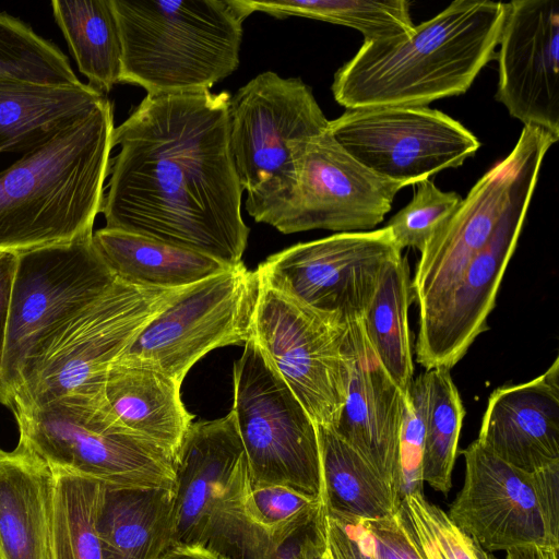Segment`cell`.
<instances>
[{
  "label": "cell",
  "mask_w": 559,
  "mask_h": 559,
  "mask_svg": "<svg viewBox=\"0 0 559 559\" xmlns=\"http://www.w3.org/2000/svg\"><path fill=\"white\" fill-rule=\"evenodd\" d=\"M539 175L526 179L500 216L485 247L474 257L428 322L419 325L416 359L425 369H451L476 337L488 330L487 319L516 248Z\"/></svg>",
  "instance_id": "obj_17"
},
{
  "label": "cell",
  "mask_w": 559,
  "mask_h": 559,
  "mask_svg": "<svg viewBox=\"0 0 559 559\" xmlns=\"http://www.w3.org/2000/svg\"><path fill=\"white\" fill-rule=\"evenodd\" d=\"M558 550L548 545H525L507 550L506 559H558Z\"/></svg>",
  "instance_id": "obj_44"
},
{
  "label": "cell",
  "mask_w": 559,
  "mask_h": 559,
  "mask_svg": "<svg viewBox=\"0 0 559 559\" xmlns=\"http://www.w3.org/2000/svg\"><path fill=\"white\" fill-rule=\"evenodd\" d=\"M462 198L456 192H444L431 180L417 183L411 202L401 209L385 225L397 243L420 252L437 227L455 210Z\"/></svg>",
  "instance_id": "obj_36"
},
{
  "label": "cell",
  "mask_w": 559,
  "mask_h": 559,
  "mask_svg": "<svg viewBox=\"0 0 559 559\" xmlns=\"http://www.w3.org/2000/svg\"><path fill=\"white\" fill-rule=\"evenodd\" d=\"M13 415L19 440L53 473L115 487L175 488V459L114 420L96 394L67 395Z\"/></svg>",
  "instance_id": "obj_7"
},
{
  "label": "cell",
  "mask_w": 559,
  "mask_h": 559,
  "mask_svg": "<svg viewBox=\"0 0 559 559\" xmlns=\"http://www.w3.org/2000/svg\"><path fill=\"white\" fill-rule=\"evenodd\" d=\"M321 499L283 486L249 488L245 499L248 520L270 537L286 536L313 520Z\"/></svg>",
  "instance_id": "obj_35"
},
{
  "label": "cell",
  "mask_w": 559,
  "mask_h": 559,
  "mask_svg": "<svg viewBox=\"0 0 559 559\" xmlns=\"http://www.w3.org/2000/svg\"><path fill=\"white\" fill-rule=\"evenodd\" d=\"M0 78L57 86L82 83L52 43L7 13H0Z\"/></svg>",
  "instance_id": "obj_33"
},
{
  "label": "cell",
  "mask_w": 559,
  "mask_h": 559,
  "mask_svg": "<svg viewBox=\"0 0 559 559\" xmlns=\"http://www.w3.org/2000/svg\"><path fill=\"white\" fill-rule=\"evenodd\" d=\"M122 43L121 83L147 94L210 91L240 62L239 0H112Z\"/></svg>",
  "instance_id": "obj_4"
},
{
  "label": "cell",
  "mask_w": 559,
  "mask_h": 559,
  "mask_svg": "<svg viewBox=\"0 0 559 559\" xmlns=\"http://www.w3.org/2000/svg\"><path fill=\"white\" fill-rule=\"evenodd\" d=\"M532 480L549 542L559 548V461L532 472Z\"/></svg>",
  "instance_id": "obj_40"
},
{
  "label": "cell",
  "mask_w": 559,
  "mask_h": 559,
  "mask_svg": "<svg viewBox=\"0 0 559 559\" xmlns=\"http://www.w3.org/2000/svg\"><path fill=\"white\" fill-rule=\"evenodd\" d=\"M180 386L155 369L116 360L96 397L114 420L176 461L193 418L181 401Z\"/></svg>",
  "instance_id": "obj_23"
},
{
  "label": "cell",
  "mask_w": 559,
  "mask_h": 559,
  "mask_svg": "<svg viewBox=\"0 0 559 559\" xmlns=\"http://www.w3.org/2000/svg\"><path fill=\"white\" fill-rule=\"evenodd\" d=\"M175 467L171 546H201L228 559H264L269 536L245 511L251 485L234 412L192 424Z\"/></svg>",
  "instance_id": "obj_5"
},
{
  "label": "cell",
  "mask_w": 559,
  "mask_h": 559,
  "mask_svg": "<svg viewBox=\"0 0 559 559\" xmlns=\"http://www.w3.org/2000/svg\"><path fill=\"white\" fill-rule=\"evenodd\" d=\"M260 292L243 263L182 288L117 360L155 369L182 383L211 350L246 343Z\"/></svg>",
  "instance_id": "obj_11"
},
{
  "label": "cell",
  "mask_w": 559,
  "mask_h": 559,
  "mask_svg": "<svg viewBox=\"0 0 559 559\" xmlns=\"http://www.w3.org/2000/svg\"><path fill=\"white\" fill-rule=\"evenodd\" d=\"M56 477L19 440L0 454V559H53Z\"/></svg>",
  "instance_id": "obj_22"
},
{
  "label": "cell",
  "mask_w": 559,
  "mask_h": 559,
  "mask_svg": "<svg viewBox=\"0 0 559 559\" xmlns=\"http://www.w3.org/2000/svg\"><path fill=\"white\" fill-rule=\"evenodd\" d=\"M105 94L81 83L57 86L0 78V153L22 155L96 109Z\"/></svg>",
  "instance_id": "obj_24"
},
{
  "label": "cell",
  "mask_w": 559,
  "mask_h": 559,
  "mask_svg": "<svg viewBox=\"0 0 559 559\" xmlns=\"http://www.w3.org/2000/svg\"><path fill=\"white\" fill-rule=\"evenodd\" d=\"M114 115H90L0 171V252L21 253L93 234L110 168Z\"/></svg>",
  "instance_id": "obj_3"
},
{
  "label": "cell",
  "mask_w": 559,
  "mask_h": 559,
  "mask_svg": "<svg viewBox=\"0 0 559 559\" xmlns=\"http://www.w3.org/2000/svg\"><path fill=\"white\" fill-rule=\"evenodd\" d=\"M476 440L528 473L559 461V358L528 382L497 388Z\"/></svg>",
  "instance_id": "obj_21"
},
{
  "label": "cell",
  "mask_w": 559,
  "mask_h": 559,
  "mask_svg": "<svg viewBox=\"0 0 559 559\" xmlns=\"http://www.w3.org/2000/svg\"><path fill=\"white\" fill-rule=\"evenodd\" d=\"M236 425L251 487L283 486L321 499L317 426L252 338L234 364Z\"/></svg>",
  "instance_id": "obj_10"
},
{
  "label": "cell",
  "mask_w": 559,
  "mask_h": 559,
  "mask_svg": "<svg viewBox=\"0 0 559 559\" xmlns=\"http://www.w3.org/2000/svg\"><path fill=\"white\" fill-rule=\"evenodd\" d=\"M427 409L426 372L414 379L405 400L404 416L397 447L399 504L404 497L423 493V457Z\"/></svg>",
  "instance_id": "obj_37"
},
{
  "label": "cell",
  "mask_w": 559,
  "mask_h": 559,
  "mask_svg": "<svg viewBox=\"0 0 559 559\" xmlns=\"http://www.w3.org/2000/svg\"><path fill=\"white\" fill-rule=\"evenodd\" d=\"M317 432L324 510L362 520L393 515L399 502L379 473L332 428L317 426Z\"/></svg>",
  "instance_id": "obj_27"
},
{
  "label": "cell",
  "mask_w": 559,
  "mask_h": 559,
  "mask_svg": "<svg viewBox=\"0 0 559 559\" xmlns=\"http://www.w3.org/2000/svg\"><path fill=\"white\" fill-rule=\"evenodd\" d=\"M93 241L117 280L139 286L185 288L230 269L200 252L118 229L100 228Z\"/></svg>",
  "instance_id": "obj_26"
},
{
  "label": "cell",
  "mask_w": 559,
  "mask_h": 559,
  "mask_svg": "<svg viewBox=\"0 0 559 559\" xmlns=\"http://www.w3.org/2000/svg\"><path fill=\"white\" fill-rule=\"evenodd\" d=\"M16 263L17 253L0 252V378L5 354L11 293Z\"/></svg>",
  "instance_id": "obj_42"
},
{
  "label": "cell",
  "mask_w": 559,
  "mask_h": 559,
  "mask_svg": "<svg viewBox=\"0 0 559 559\" xmlns=\"http://www.w3.org/2000/svg\"><path fill=\"white\" fill-rule=\"evenodd\" d=\"M79 70L103 94L121 83L122 43L112 0L51 2Z\"/></svg>",
  "instance_id": "obj_28"
},
{
  "label": "cell",
  "mask_w": 559,
  "mask_h": 559,
  "mask_svg": "<svg viewBox=\"0 0 559 559\" xmlns=\"http://www.w3.org/2000/svg\"><path fill=\"white\" fill-rule=\"evenodd\" d=\"M228 122L246 210L255 222L270 224L296 186L290 144L322 133L329 120L300 79L265 71L230 96Z\"/></svg>",
  "instance_id": "obj_6"
},
{
  "label": "cell",
  "mask_w": 559,
  "mask_h": 559,
  "mask_svg": "<svg viewBox=\"0 0 559 559\" xmlns=\"http://www.w3.org/2000/svg\"><path fill=\"white\" fill-rule=\"evenodd\" d=\"M323 535L322 504L318 515L295 532L270 537L264 559H309Z\"/></svg>",
  "instance_id": "obj_41"
},
{
  "label": "cell",
  "mask_w": 559,
  "mask_h": 559,
  "mask_svg": "<svg viewBox=\"0 0 559 559\" xmlns=\"http://www.w3.org/2000/svg\"><path fill=\"white\" fill-rule=\"evenodd\" d=\"M401 254L388 227L337 233L276 252L255 272L269 287L349 322L362 319L382 271Z\"/></svg>",
  "instance_id": "obj_14"
},
{
  "label": "cell",
  "mask_w": 559,
  "mask_h": 559,
  "mask_svg": "<svg viewBox=\"0 0 559 559\" xmlns=\"http://www.w3.org/2000/svg\"><path fill=\"white\" fill-rule=\"evenodd\" d=\"M507 3L456 0L406 35L364 40L334 74L347 109L417 107L465 93L495 55Z\"/></svg>",
  "instance_id": "obj_2"
},
{
  "label": "cell",
  "mask_w": 559,
  "mask_h": 559,
  "mask_svg": "<svg viewBox=\"0 0 559 559\" xmlns=\"http://www.w3.org/2000/svg\"><path fill=\"white\" fill-rule=\"evenodd\" d=\"M328 129L356 160L404 187L461 166L480 146L462 123L426 106L346 109Z\"/></svg>",
  "instance_id": "obj_15"
},
{
  "label": "cell",
  "mask_w": 559,
  "mask_h": 559,
  "mask_svg": "<svg viewBox=\"0 0 559 559\" xmlns=\"http://www.w3.org/2000/svg\"><path fill=\"white\" fill-rule=\"evenodd\" d=\"M116 281L93 234L17 253L0 378L2 405L9 406L23 376L57 334Z\"/></svg>",
  "instance_id": "obj_8"
},
{
  "label": "cell",
  "mask_w": 559,
  "mask_h": 559,
  "mask_svg": "<svg viewBox=\"0 0 559 559\" xmlns=\"http://www.w3.org/2000/svg\"><path fill=\"white\" fill-rule=\"evenodd\" d=\"M159 559H228L201 546H170Z\"/></svg>",
  "instance_id": "obj_43"
},
{
  "label": "cell",
  "mask_w": 559,
  "mask_h": 559,
  "mask_svg": "<svg viewBox=\"0 0 559 559\" xmlns=\"http://www.w3.org/2000/svg\"><path fill=\"white\" fill-rule=\"evenodd\" d=\"M343 353L346 399L333 430L379 473L396 497L397 447L406 399L379 360L361 319L347 323Z\"/></svg>",
  "instance_id": "obj_20"
},
{
  "label": "cell",
  "mask_w": 559,
  "mask_h": 559,
  "mask_svg": "<svg viewBox=\"0 0 559 559\" xmlns=\"http://www.w3.org/2000/svg\"><path fill=\"white\" fill-rule=\"evenodd\" d=\"M461 453L465 476L449 509L453 523L487 551H507L525 545L551 546L532 473L506 463L477 440Z\"/></svg>",
  "instance_id": "obj_19"
},
{
  "label": "cell",
  "mask_w": 559,
  "mask_h": 559,
  "mask_svg": "<svg viewBox=\"0 0 559 559\" xmlns=\"http://www.w3.org/2000/svg\"><path fill=\"white\" fill-rule=\"evenodd\" d=\"M53 474V559H102L97 516L104 484L72 474Z\"/></svg>",
  "instance_id": "obj_32"
},
{
  "label": "cell",
  "mask_w": 559,
  "mask_h": 559,
  "mask_svg": "<svg viewBox=\"0 0 559 559\" xmlns=\"http://www.w3.org/2000/svg\"><path fill=\"white\" fill-rule=\"evenodd\" d=\"M3 452V450L0 449V454Z\"/></svg>",
  "instance_id": "obj_46"
},
{
  "label": "cell",
  "mask_w": 559,
  "mask_h": 559,
  "mask_svg": "<svg viewBox=\"0 0 559 559\" xmlns=\"http://www.w3.org/2000/svg\"><path fill=\"white\" fill-rule=\"evenodd\" d=\"M248 15L264 12L277 19L301 16L359 31L365 40H384L411 33L414 23L405 0H239Z\"/></svg>",
  "instance_id": "obj_30"
},
{
  "label": "cell",
  "mask_w": 559,
  "mask_h": 559,
  "mask_svg": "<svg viewBox=\"0 0 559 559\" xmlns=\"http://www.w3.org/2000/svg\"><path fill=\"white\" fill-rule=\"evenodd\" d=\"M496 98L524 126L559 138V5L514 0L499 38Z\"/></svg>",
  "instance_id": "obj_18"
},
{
  "label": "cell",
  "mask_w": 559,
  "mask_h": 559,
  "mask_svg": "<svg viewBox=\"0 0 559 559\" xmlns=\"http://www.w3.org/2000/svg\"><path fill=\"white\" fill-rule=\"evenodd\" d=\"M227 92L150 95L114 130L106 228L242 263L250 229L229 145Z\"/></svg>",
  "instance_id": "obj_1"
},
{
  "label": "cell",
  "mask_w": 559,
  "mask_h": 559,
  "mask_svg": "<svg viewBox=\"0 0 559 559\" xmlns=\"http://www.w3.org/2000/svg\"><path fill=\"white\" fill-rule=\"evenodd\" d=\"M290 146L296 186L269 224L283 234L371 229L384 219L396 193L404 188L356 160L329 129L294 141Z\"/></svg>",
  "instance_id": "obj_16"
},
{
  "label": "cell",
  "mask_w": 559,
  "mask_h": 559,
  "mask_svg": "<svg viewBox=\"0 0 559 559\" xmlns=\"http://www.w3.org/2000/svg\"><path fill=\"white\" fill-rule=\"evenodd\" d=\"M347 323L260 281L250 338L316 426L335 428L345 403Z\"/></svg>",
  "instance_id": "obj_13"
},
{
  "label": "cell",
  "mask_w": 559,
  "mask_h": 559,
  "mask_svg": "<svg viewBox=\"0 0 559 559\" xmlns=\"http://www.w3.org/2000/svg\"><path fill=\"white\" fill-rule=\"evenodd\" d=\"M411 292L408 262L401 254L382 271L376 293L361 319L379 360L405 399L414 381L408 328Z\"/></svg>",
  "instance_id": "obj_29"
},
{
  "label": "cell",
  "mask_w": 559,
  "mask_h": 559,
  "mask_svg": "<svg viewBox=\"0 0 559 559\" xmlns=\"http://www.w3.org/2000/svg\"><path fill=\"white\" fill-rule=\"evenodd\" d=\"M309 559H328L326 551H325L324 532H323L321 540L319 542L317 547L311 552Z\"/></svg>",
  "instance_id": "obj_45"
},
{
  "label": "cell",
  "mask_w": 559,
  "mask_h": 559,
  "mask_svg": "<svg viewBox=\"0 0 559 559\" xmlns=\"http://www.w3.org/2000/svg\"><path fill=\"white\" fill-rule=\"evenodd\" d=\"M397 512L423 559H496L424 493L404 497Z\"/></svg>",
  "instance_id": "obj_34"
},
{
  "label": "cell",
  "mask_w": 559,
  "mask_h": 559,
  "mask_svg": "<svg viewBox=\"0 0 559 559\" xmlns=\"http://www.w3.org/2000/svg\"><path fill=\"white\" fill-rule=\"evenodd\" d=\"M181 289L117 280L57 334L23 376L8 408L15 414L71 394L99 393L112 362Z\"/></svg>",
  "instance_id": "obj_9"
},
{
  "label": "cell",
  "mask_w": 559,
  "mask_h": 559,
  "mask_svg": "<svg viewBox=\"0 0 559 559\" xmlns=\"http://www.w3.org/2000/svg\"><path fill=\"white\" fill-rule=\"evenodd\" d=\"M359 521L374 559H423L397 511L388 518Z\"/></svg>",
  "instance_id": "obj_38"
},
{
  "label": "cell",
  "mask_w": 559,
  "mask_h": 559,
  "mask_svg": "<svg viewBox=\"0 0 559 559\" xmlns=\"http://www.w3.org/2000/svg\"><path fill=\"white\" fill-rule=\"evenodd\" d=\"M175 488L104 484L97 516L102 559H159L171 546Z\"/></svg>",
  "instance_id": "obj_25"
},
{
  "label": "cell",
  "mask_w": 559,
  "mask_h": 559,
  "mask_svg": "<svg viewBox=\"0 0 559 559\" xmlns=\"http://www.w3.org/2000/svg\"><path fill=\"white\" fill-rule=\"evenodd\" d=\"M425 372L427 409L423 479L435 490L447 495L452 485L465 409L449 369L438 367Z\"/></svg>",
  "instance_id": "obj_31"
},
{
  "label": "cell",
  "mask_w": 559,
  "mask_h": 559,
  "mask_svg": "<svg viewBox=\"0 0 559 559\" xmlns=\"http://www.w3.org/2000/svg\"><path fill=\"white\" fill-rule=\"evenodd\" d=\"M558 136L524 126L511 153L493 165L437 227L420 252L412 290L419 325L436 313L469 262L485 247L521 185L539 175L544 157Z\"/></svg>",
  "instance_id": "obj_12"
},
{
  "label": "cell",
  "mask_w": 559,
  "mask_h": 559,
  "mask_svg": "<svg viewBox=\"0 0 559 559\" xmlns=\"http://www.w3.org/2000/svg\"><path fill=\"white\" fill-rule=\"evenodd\" d=\"M323 510L325 549L330 559H374L359 519Z\"/></svg>",
  "instance_id": "obj_39"
}]
</instances>
